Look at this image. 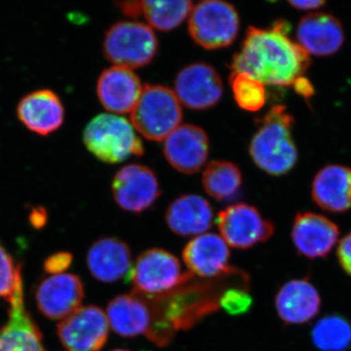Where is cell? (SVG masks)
Returning a JSON list of instances; mask_svg holds the SVG:
<instances>
[{"instance_id":"6da1fadb","label":"cell","mask_w":351,"mask_h":351,"mask_svg":"<svg viewBox=\"0 0 351 351\" xmlns=\"http://www.w3.org/2000/svg\"><path fill=\"white\" fill-rule=\"evenodd\" d=\"M289 25L274 23L270 29L250 27L241 49L230 62L232 73H244L263 85L290 86L304 76L311 64L308 53L288 36Z\"/></svg>"},{"instance_id":"7a4b0ae2","label":"cell","mask_w":351,"mask_h":351,"mask_svg":"<svg viewBox=\"0 0 351 351\" xmlns=\"http://www.w3.org/2000/svg\"><path fill=\"white\" fill-rule=\"evenodd\" d=\"M294 119L286 107L274 106L262 119L252 138L250 154L254 162L270 175L281 176L292 170L298 159L292 137Z\"/></svg>"},{"instance_id":"3957f363","label":"cell","mask_w":351,"mask_h":351,"mask_svg":"<svg viewBox=\"0 0 351 351\" xmlns=\"http://www.w3.org/2000/svg\"><path fill=\"white\" fill-rule=\"evenodd\" d=\"M83 141L88 151L106 163H119L144 154V145L133 125L112 113L95 117L85 127Z\"/></svg>"},{"instance_id":"277c9868","label":"cell","mask_w":351,"mask_h":351,"mask_svg":"<svg viewBox=\"0 0 351 351\" xmlns=\"http://www.w3.org/2000/svg\"><path fill=\"white\" fill-rule=\"evenodd\" d=\"M181 103L173 90L162 85H145L131 112L132 125L147 140L161 142L180 126Z\"/></svg>"},{"instance_id":"5b68a950","label":"cell","mask_w":351,"mask_h":351,"mask_svg":"<svg viewBox=\"0 0 351 351\" xmlns=\"http://www.w3.org/2000/svg\"><path fill=\"white\" fill-rule=\"evenodd\" d=\"M191 277V272H182L175 255L160 248L143 252L130 270L134 293L147 299L168 294L189 282Z\"/></svg>"},{"instance_id":"8992f818","label":"cell","mask_w":351,"mask_h":351,"mask_svg":"<svg viewBox=\"0 0 351 351\" xmlns=\"http://www.w3.org/2000/svg\"><path fill=\"white\" fill-rule=\"evenodd\" d=\"M103 50L114 66L142 68L156 56L158 40L149 25L124 21L110 27L104 39Z\"/></svg>"},{"instance_id":"52a82bcc","label":"cell","mask_w":351,"mask_h":351,"mask_svg":"<svg viewBox=\"0 0 351 351\" xmlns=\"http://www.w3.org/2000/svg\"><path fill=\"white\" fill-rule=\"evenodd\" d=\"M189 31L195 43L205 49L228 47L239 34V13L228 2H200L193 7L189 15Z\"/></svg>"},{"instance_id":"ba28073f","label":"cell","mask_w":351,"mask_h":351,"mask_svg":"<svg viewBox=\"0 0 351 351\" xmlns=\"http://www.w3.org/2000/svg\"><path fill=\"white\" fill-rule=\"evenodd\" d=\"M217 223L221 239L232 248L246 250L267 242L276 232V226L260 211L246 203L230 205L218 214Z\"/></svg>"},{"instance_id":"9c48e42d","label":"cell","mask_w":351,"mask_h":351,"mask_svg":"<svg viewBox=\"0 0 351 351\" xmlns=\"http://www.w3.org/2000/svg\"><path fill=\"white\" fill-rule=\"evenodd\" d=\"M107 314L96 306H80L58 325V336L69 351H99L108 339Z\"/></svg>"},{"instance_id":"30bf717a","label":"cell","mask_w":351,"mask_h":351,"mask_svg":"<svg viewBox=\"0 0 351 351\" xmlns=\"http://www.w3.org/2000/svg\"><path fill=\"white\" fill-rule=\"evenodd\" d=\"M112 195L121 209L142 213L160 196V186L151 168L138 164L124 166L113 178Z\"/></svg>"},{"instance_id":"8fae6325","label":"cell","mask_w":351,"mask_h":351,"mask_svg":"<svg viewBox=\"0 0 351 351\" xmlns=\"http://www.w3.org/2000/svg\"><path fill=\"white\" fill-rule=\"evenodd\" d=\"M223 92L221 76L210 64H189L176 76V97L181 105L191 110H203L214 107L221 100Z\"/></svg>"},{"instance_id":"7c38bea8","label":"cell","mask_w":351,"mask_h":351,"mask_svg":"<svg viewBox=\"0 0 351 351\" xmlns=\"http://www.w3.org/2000/svg\"><path fill=\"white\" fill-rule=\"evenodd\" d=\"M84 287L73 274H61L43 279L36 292L40 313L52 320H63L82 306Z\"/></svg>"},{"instance_id":"4fadbf2b","label":"cell","mask_w":351,"mask_h":351,"mask_svg":"<svg viewBox=\"0 0 351 351\" xmlns=\"http://www.w3.org/2000/svg\"><path fill=\"white\" fill-rule=\"evenodd\" d=\"M163 152L174 169L184 174H195L206 163L209 141L200 127L184 124L164 140Z\"/></svg>"},{"instance_id":"5bb4252c","label":"cell","mask_w":351,"mask_h":351,"mask_svg":"<svg viewBox=\"0 0 351 351\" xmlns=\"http://www.w3.org/2000/svg\"><path fill=\"white\" fill-rule=\"evenodd\" d=\"M339 230L322 215L304 212L295 216L292 237L298 253L309 260L325 258L338 243Z\"/></svg>"},{"instance_id":"9a60e30c","label":"cell","mask_w":351,"mask_h":351,"mask_svg":"<svg viewBox=\"0 0 351 351\" xmlns=\"http://www.w3.org/2000/svg\"><path fill=\"white\" fill-rule=\"evenodd\" d=\"M140 78L131 69L113 66L101 73L97 95L101 106L112 114L130 113L143 91Z\"/></svg>"},{"instance_id":"2e32d148","label":"cell","mask_w":351,"mask_h":351,"mask_svg":"<svg viewBox=\"0 0 351 351\" xmlns=\"http://www.w3.org/2000/svg\"><path fill=\"white\" fill-rule=\"evenodd\" d=\"M9 304V319L0 328V351H45L41 332L25 309L23 281Z\"/></svg>"},{"instance_id":"e0dca14e","label":"cell","mask_w":351,"mask_h":351,"mask_svg":"<svg viewBox=\"0 0 351 351\" xmlns=\"http://www.w3.org/2000/svg\"><path fill=\"white\" fill-rule=\"evenodd\" d=\"M230 247L215 233H204L191 239L182 250V260L189 272L203 278L228 274Z\"/></svg>"},{"instance_id":"ac0fdd59","label":"cell","mask_w":351,"mask_h":351,"mask_svg":"<svg viewBox=\"0 0 351 351\" xmlns=\"http://www.w3.org/2000/svg\"><path fill=\"white\" fill-rule=\"evenodd\" d=\"M17 115L29 131L40 136H49L63 125L64 108L55 92L40 89L27 94L20 101Z\"/></svg>"},{"instance_id":"d6986e66","label":"cell","mask_w":351,"mask_h":351,"mask_svg":"<svg viewBox=\"0 0 351 351\" xmlns=\"http://www.w3.org/2000/svg\"><path fill=\"white\" fill-rule=\"evenodd\" d=\"M274 304L284 323L304 324L319 313L321 297L317 289L307 279H294L279 289Z\"/></svg>"},{"instance_id":"ffe728a7","label":"cell","mask_w":351,"mask_h":351,"mask_svg":"<svg viewBox=\"0 0 351 351\" xmlns=\"http://www.w3.org/2000/svg\"><path fill=\"white\" fill-rule=\"evenodd\" d=\"M298 43L308 54L330 56L345 41L343 25L331 14H309L302 18L297 27Z\"/></svg>"},{"instance_id":"44dd1931","label":"cell","mask_w":351,"mask_h":351,"mask_svg":"<svg viewBox=\"0 0 351 351\" xmlns=\"http://www.w3.org/2000/svg\"><path fill=\"white\" fill-rule=\"evenodd\" d=\"M131 265V249L123 240L105 237L95 241L88 251V269L101 282H117L129 274Z\"/></svg>"},{"instance_id":"7402d4cb","label":"cell","mask_w":351,"mask_h":351,"mask_svg":"<svg viewBox=\"0 0 351 351\" xmlns=\"http://www.w3.org/2000/svg\"><path fill=\"white\" fill-rule=\"evenodd\" d=\"M165 221L175 234L196 237L204 234L213 226V208L209 201L199 195H182L168 206Z\"/></svg>"},{"instance_id":"603a6c76","label":"cell","mask_w":351,"mask_h":351,"mask_svg":"<svg viewBox=\"0 0 351 351\" xmlns=\"http://www.w3.org/2000/svg\"><path fill=\"white\" fill-rule=\"evenodd\" d=\"M107 317L110 328L124 338L147 335L152 325V309L142 295L131 293L117 295L108 302Z\"/></svg>"},{"instance_id":"cb8c5ba5","label":"cell","mask_w":351,"mask_h":351,"mask_svg":"<svg viewBox=\"0 0 351 351\" xmlns=\"http://www.w3.org/2000/svg\"><path fill=\"white\" fill-rule=\"evenodd\" d=\"M313 199L331 213H345L351 208V168L328 165L321 169L313 182Z\"/></svg>"},{"instance_id":"d4e9b609","label":"cell","mask_w":351,"mask_h":351,"mask_svg":"<svg viewBox=\"0 0 351 351\" xmlns=\"http://www.w3.org/2000/svg\"><path fill=\"white\" fill-rule=\"evenodd\" d=\"M202 184L205 191L215 199H232L241 188V171L230 161H212L203 172Z\"/></svg>"},{"instance_id":"484cf974","label":"cell","mask_w":351,"mask_h":351,"mask_svg":"<svg viewBox=\"0 0 351 351\" xmlns=\"http://www.w3.org/2000/svg\"><path fill=\"white\" fill-rule=\"evenodd\" d=\"M143 15L149 27L170 32L191 15L193 3L189 0H147L142 1Z\"/></svg>"},{"instance_id":"4316f807","label":"cell","mask_w":351,"mask_h":351,"mask_svg":"<svg viewBox=\"0 0 351 351\" xmlns=\"http://www.w3.org/2000/svg\"><path fill=\"white\" fill-rule=\"evenodd\" d=\"M313 345L321 351H346L351 346V325L341 315H327L311 331Z\"/></svg>"},{"instance_id":"83f0119b","label":"cell","mask_w":351,"mask_h":351,"mask_svg":"<svg viewBox=\"0 0 351 351\" xmlns=\"http://www.w3.org/2000/svg\"><path fill=\"white\" fill-rule=\"evenodd\" d=\"M233 97L242 110L255 112L267 101L265 85L244 73H232L230 77Z\"/></svg>"},{"instance_id":"f1b7e54d","label":"cell","mask_w":351,"mask_h":351,"mask_svg":"<svg viewBox=\"0 0 351 351\" xmlns=\"http://www.w3.org/2000/svg\"><path fill=\"white\" fill-rule=\"evenodd\" d=\"M22 281L21 265H16L10 254L0 243V299L10 301L18 284Z\"/></svg>"},{"instance_id":"f546056e","label":"cell","mask_w":351,"mask_h":351,"mask_svg":"<svg viewBox=\"0 0 351 351\" xmlns=\"http://www.w3.org/2000/svg\"><path fill=\"white\" fill-rule=\"evenodd\" d=\"M219 306L232 315H239L250 311L253 300L244 289L230 288L221 293Z\"/></svg>"},{"instance_id":"4dcf8cb0","label":"cell","mask_w":351,"mask_h":351,"mask_svg":"<svg viewBox=\"0 0 351 351\" xmlns=\"http://www.w3.org/2000/svg\"><path fill=\"white\" fill-rule=\"evenodd\" d=\"M71 263H73V256L71 253L59 252L46 258L44 262V269L51 276L64 274V271L71 267Z\"/></svg>"},{"instance_id":"1f68e13d","label":"cell","mask_w":351,"mask_h":351,"mask_svg":"<svg viewBox=\"0 0 351 351\" xmlns=\"http://www.w3.org/2000/svg\"><path fill=\"white\" fill-rule=\"evenodd\" d=\"M337 256L341 269L351 276V232L339 242Z\"/></svg>"},{"instance_id":"d6a6232c","label":"cell","mask_w":351,"mask_h":351,"mask_svg":"<svg viewBox=\"0 0 351 351\" xmlns=\"http://www.w3.org/2000/svg\"><path fill=\"white\" fill-rule=\"evenodd\" d=\"M117 6L124 15L133 19H137L143 14L142 1H121L117 2Z\"/></svg>"},{"instance_id":"836d02e7","label":"cell","mask_w":351,"mask_h":351,"mask_svg":"<svg viewBox=\"0 0 351 351\" xmlns=\"http://www.w3.org/2000/svg\"><path fill=\"white\" fill-rule=\"evenodd\" d=\"M293 87H294L295 91L302 98L308 100L309 98L314 95V88L311 82L307 80L304 76L298 78L294 83H293Z\"/></svg>"},{"instance_id":"e575fe53","label":"cell","mask_w":351,"mask_h":351,"mask_svg":"<svg viewBox=\"0 0 351 351\" xmlns=\"http://www.w3.org/2000/svg\"><path fill=\"white\" fill-rule=\"evenodd\" d=\"M326 2L324 0H294L289 2L290 5L299 10H313V9L320 8Z\"/></svg>"},{"instance_id":"d590c367","label":"cell","mask_w":351,"mask_h":351,"mask_svg":"<svg viewBox=\"0 0 351 351\" xmlns=\"http://www.w3.org/2000/svg\"><path fill=\"white\" fill-rule=\"evenodd\" d=\"M31 221L32 225L34 226H43L45 225L46 223V212L45 210L41 209V208H36V209H34L31 213Z\"/></svg>"},{"instance_id":"8d00e7d4","label":"cell","mask_w":351,"mask_h":351,"mask_svg":"<svg viewBox=\"0 0 351 351\" xmlns=\"http://www.w3.org/2000/svg\"><path fill=\"white\" fill-rule=\"evenodd\" d=\"M112 351H130L128 350H121V348H117V350H113Z\"/></svg>"}]
</instances>
